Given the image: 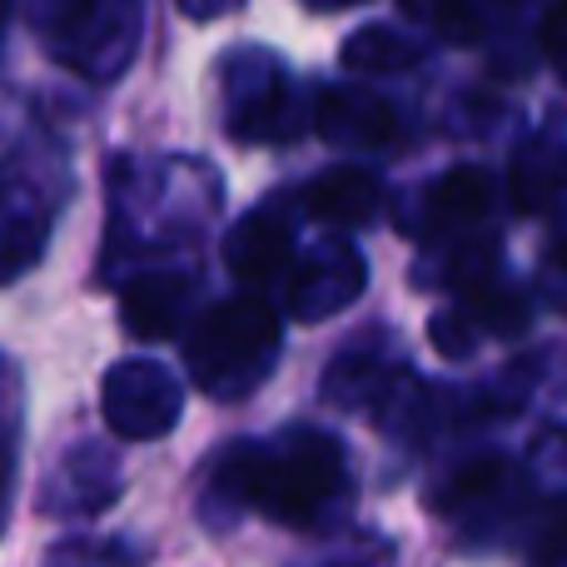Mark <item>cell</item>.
<instances>
[{
  "label": "cell",
  "mask_w": 567,
  "mask_h": 567,
  "mask_svg": "<svg viewBox=\"0 0 567 567\" xmlns=\"http://www.w3.org/2000/svg\"><path fill=\"white\" fill-rule=\"evenodd\" d=\"M353 478L349 453L333 433L293 423L269 439H249L219 453L209 473V503L229 518H269L279 528H323L343 508Z\"/></svg>",
  "instance_id": "6da1fadb"
},
{
  "label": "cell",
  "mask_w": 567,
  "mask_h": 567,
  "mask_svg": "<svg viewBox=\"0 0 567 567\" xmlns=\"http://www.w3.org/2000/svg\"><path fill=\"white\" fill-rule=\"evenodd\" d=\"M279 309L259 289L209 303L185 339L189 379L209 399H245L279 363Z\"/></svg>",
  "instance_id": "7a4b0ae2"
},
{
  "label": "cell",
  "mask_w": 567,
  "mask_h": 567,
  "mask_svg": "<svg viewBox=\"0 0 567 567\" xmlns=\"http://www.w3.org/2000/svg\"><path fill=\"white\" fill-rule=\"evenodd\" d=\"M219 209V179L205 159H115V239L179 245Z\"/></svg>",
  "instance_id": "3957f363"
},
{
  "label": "cell",
  "mask_w": 567,
  "mask_h": 567,
  "mask_svg": "<svg viewBox=\"0 0 567 567\" xmlns=\"http://www.w3.org/2000/svg\"><path fill=\"white\" fill-rule=\"evenodd\" d=\"M65 195L70 165L50 135H25L0 155V289L40 265Z\"/></svg>",
  "instance_id": "277c9868"
},
{
  "label": "cell",
  "mask_w": 567,
  "mask_h": 567,
  "mask_svg": "<svg viewBox=\"0 0 567 567\" xmlns=\"http://www.w3.org/2000/svg\"><path fill=\"white\" fill-rule=\"evenodd\" d=\"M35 30L65 70L110 85L140 55L145 0H35Z\"/></svg>",
  "instance_id": "5b68a950"
},
{
  "label": "cell",
  "mask_w": 567,
  "mask_h": 567,
  "mask_svg": "<svg viewBox=\"0 0 567 567\" xmlns=\"http://www.w3.org/2000/svg\"><path fill=\"white\" fill-rule=\"evenodd\" d=\"M219 90H225V130L239 145H289L313 125L309 95L275 50L245 45L225 55Z\"/></svg>",
  "instance_id": "8992f818"
},
{
  "label": "cell",
  "mask_w": 567,
  "mask_h": 567,
  "mask_svg": "<svg viewBox=\"0 0 567 567\" xmlns=\"http://www.w3.org/2000/svg\"><path fill=\"white\" fill-rule=\"evenodd\" d=\"M100 409L110 429L130 443H150L175 433L185 413V383L155 359H120L100 383Z\"/></svg>",
  "instance_id": "52a82bcc"
},
{
  "label": "cell",
  "mask_w": 567,
  "mask_h": 567,
  "mask_svg": "<svg viewBox=\"0 0 567 567\" xmlns=\"http://www.w3.org/2000/svg\"><path fill=\"white\" fill-rule=\"evenodd\" d=\"M369 284V265L349 239H319L309 255L293 259L284 275V309L299 323H323L343 313Z\"/></svg>",
  "instance_id": "ba28073f"
},
{
  "label": "cell",
  "mask_w": 567,
  "mask_h": 567,
  "mask_svg": "<svg viewBox=\"0 0 567 567\" xmlns=\"http://www.w3.org/2000/svg\"><path fill=\"white\" fill-rule=\"evenodd\" d=\"M120 458L105 443L85 439L55 458V468L40 483V513L50 518H95L120 498Z\"/></svg>",
  "instance_id": "9c48e42d"
},
{
  "label": "cell",
  "mask_w": 567,
  "mask_h": 567,
  "mask_svg": "<svg viewBox=\"0 0 567 567\" xmlns=\"http://www.w3.org/2000/svg\"><path fill=\"white\" fill-rule=\"evenodd\" d=\"M313 130L339 150H393L403 145V120L383 95L359 85H329L313 100Z\"/></svg>",
  "instance_id": "30bf717a"
},
{
  "label": "cell",
  "mask_w": 567,
  "mask_h": 567,
  "mask_svg": "<svg viewBox=\"0 0 567 567\" xmlns=\"http://www.w3.org/2000/svg\"><path fill=\"white\" fill-rule=\"evenodd\" d=\"M195 303V275L179 265H145L120 279V319L135 339H175Z\"/></svg>",
  "instance_id": "8fae6325"
},
{
  "label": "cell",
  "mask_w": 567,
  "mask_h": 567,
  "mask_svg": "<svg viewBox=\"0 0 567 567\" xmlns=\"http://www.w3.org/2000/svg\"><path fill=\"white\" fill-rule=\"evenodd\" d=\"M225 259L229 275H235L245 289H265V284H284V275L299 259V245H293V225L279 209H249L225 239Z\"/></svg>",
  "instance_id": "7c38bea8"
},
{
  "label": "cell",
  "mask_w": 567,
  "mask_h": 567,
  "mask_svg": "<svg viewBox=\"0 0 567 567\" xmlns=\"http://www.w3.org/2000/svg\"><path fill=\"white\" fill-rule=\"evenodd\" d=\"M498 205V185H493L488 169L478 165H458L449 175H439L429 189H423V205H419V219H423V235L429 239H468L483 219L493 215Z\"/></svg>",
  "instance_id": "4fadbf2b"
},
{
  "label": "cell",
  "mask_w": 567,
  "mask_h": 567,
  "mask_svg": "<svg viewBox=\"0 0 567 567\" xmlns=\"http://www.w3.org/2000/svg\"><path fill=\"white\" fill-rule=\"evenodd\" d=\"M303 209L323 225H373V215L383 209V185L379 175L359 165H339V169H323L303 185Z\"/></svg>",
  "instance_id": "5bb4252c"
},
{
  "label": "cell",
  "mask_w": 567,
  "mask_h": 567,
  "mask_svg": "<svg viewBox=\"0 0 567 567\" xmlns=\"http://www.w3.org/2000/svg\"><path fill=\"white\" fill-rule=\"evenodd\" d=\"M508 195L523 215H543L567 195V145L553 135H533L518 145L508 169Z\"/></svg>",
  "instance_id": "9a60e30c"
},
{
  "label": "cell",
  "mask_w": 567,
  "mask_h": 567,
  "mask_svg": "<svg viewBox=\"0 0 567 567\" xmlns=\"http://www.w3.org/2000/svg\"><path fill=\"white\" fill-rule=\"evenodd\" d=\"M453 309L468 319V329L473 333H523L528 329V299H523V289L518 284H508V279H498L493 269H483V275H473V279H463L458 284V303Z\"/></svg>",
  "instance_id": "2e32d148"
},
{
  "label": "cell",
  "mask_w": 567,
  "mask_h": 567,
  "mask_svg": "<svg viewBox=\"0 0 567 567\" xmlns=\"http://www.w3.org/2000/svg\"><path fill=\"white\" fill-rule=\"evenodd\" d=\"M339 60L353 75H403V70H413L423 60V50H419V40L399 35L389 25H363L343 40Z\"/></svg>",
  "instance_id": "e0dca14e"
},
{
  "label": "cell",
  "mask_w": 567,
  "mask_h": 567,
  "mask_svg": "<svg viewBox=\"0 0 567 567\" xmlns=\"http://www.w3.org/2000/svg\"><path fill=\"white\" fill-rule=\"evenodd\" d=\"M403 10H409L429 35L449 40V45H473L483 30L473 0H403Z\"/></svg>",
  "instance_id": "ac0fdd59"
},
{
  "label": "cell",
  "mask_w": 567,
  "mask_h": 567,
  "mask_svg": "<svg viewBox=\"0 0 567 567\" xmlns=\"http://www.w3.org/2000/svg\"><path fill=\"white\" fill-rule=\"evenodd\" d=\"M528 548H533V558L548 563V567L567 563V503H563V498L543 503V508L533 513V523H528Z\"/></svg>",
  "instance_id": "d6986e66"
},
{
  "label": "cell",
  "mask_w": 567,
  "mask_h": 567,
  "mask_svg": "<svg viewBox=\"0 0 567 567\" xmlns=\"http://www.w3.org/2000/svg\"><path fill=\"white\" fill-rule=\"evenodd\" d=\"M16 439H20V389L10 363L0 359V503H6V483L16 468Z\"/></svg>",
  "instance_id": "ffe728a7"
},
{
  "label": "cell",
  "mask_w": 567,
  "mask_h": 567,
  "mask_svg": "<svg viewBox=\"0 0 567 567\" xmlns=\"http://www.w3.org/2000/svg\"><path fill=\"white\" fill-rule=\"evenodd\" d=\"M543 55H548V65L558 70V80H567V0H553L548 16H543Z\"/></svg>",
  "instance_id": "44dd1931"
},
{
  "label": "cell",
  "mask_w": 567,
  "mask_h": 567,
  "mask_svg": "<svg viewBox=\"0 0 567 567\" xmlns=\"http://www.w3.org/2000/svg\"><path fill=\"white\" fill-rule=\"evenodd\" d=\"M179 10H185L189 20H199V25H209V20H225V16H235L245 0H175Z\"/></svg>",
  "instance_id": "7402d4cb"
},
{
  "label": "cell",
  "mask_w": 567,
  "mask_h": 567,
  "mask_svg": "<svg viewBox=\"0 0 567 567\" xmlns=\"http://www.w3.org/2000/svg\"><path fill=\"white\" fill-rule=\"evenodd\" d=\"M309 10H349V6H363V0H299Z\"/></svg>",
  "instance_id": "603a6c76"
}]
</instances>
